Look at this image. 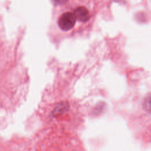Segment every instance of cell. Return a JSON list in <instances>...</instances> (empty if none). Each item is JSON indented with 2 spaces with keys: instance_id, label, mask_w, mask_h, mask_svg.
<instances>
[{
  "instance_id": "1",
  "label": "cell",
  "mask_w": 151,
  "mask_h": 151,
  "mask_svg": "<svg viewBox=\"0 0 151 151\" xmlns=\"http://www.w3.org/2000/svg\"><path fill=\"white\" fill-rule=\"evenodd\" d=\"M76 19L74 13L70 12H65L59 18L58 25L62 30L67 31L74 26Z\"/></svg>"
},
{
  "instance_id": "2",
  "label": "cell",
  "mask_w": 151,
  "mask_h": 151,
  "mask_svg": "<svg viewBox=\"0 0 151 151\" xmlns=\"http://www.w3.org/2000/svg\"><path fill=\"white\" fill-rule=\"evenodd\" d=\"M69 109H70L69 103L68 101H62L58 103L56 105V106L53 109L51 114L53 117H57L68 111Z\"/></svg>"
},
{
  "instance_id": "3",
  "label": "cell",
  "mask_w": 151,
  "mask_h": 151,
  "mask_svg": "<svg viewBox=\"0 0 151 151\" xmlns=\"http://www.w3.org/2000/svg\"><path fill=\"white\" fill-rule=\"evenodd\" d=\"M73 13L76 19L83 22H87L90 18L89 12L84 6L77 7Z\"/></svg>"
},
{
  "instance_id": "4",
  "label": "cell",
  "mask_w": 151,
  "mask_h": 151,
  "mask_svg": "<svg viewBox=\"0 0 151 151\" xmlns=\"http://www.w3.org/2000/svg\"><path fill=\"white\" fill-rule=\"evenodd\" d=\"M143 107L147 112H150V94L146 96L143 101Z\"/></svg>"
},
{
  "instance_id": "5",
  "label": "cell",
  "mask_w": 151,
  "mask_h": 151,
  "mask_svg": "<svg viewBox=\"0 0 151 151\" xmlns=\"http://www.w3.org/2000/svg\"><path fill=\"white\" fill-rule=\"evenodd\" d=\"M52 1L56 5H63L67 1V0H52Z\"/></svg>"
}]
</instances>
